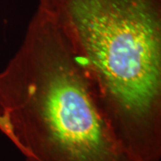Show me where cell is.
<instances>
[{"label": "cell", "instance_id": "1", "mask_svg": "<svg viewBox=\"0 0 161 161\" xmlns=\"http://www.w3.org/2000/svg\"><path fill=\"white\" fill-rule=\"evenodd\" d=\"M134 161L161 158V0H38Z\"/></svg>", "mask_w": 161, "mask_h": 161}, {"label": "cell", "instance_id": "2", "mask_svg": "<svg viewBox=\"0 0 161 161\" xmlns=\"http://www.w3.org/2000/svg\"><path fill=\"white\" fill-rule=\"evenodd\" d=\"M0 131L25 161H134L66 38L39 6L0 72Z\"/></svg>", "mask_w": 161, "mask_h": 161}]
</instances>
